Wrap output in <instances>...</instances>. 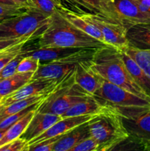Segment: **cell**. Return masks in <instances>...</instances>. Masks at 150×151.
Segmentation results:
<instances>
[{
  "label": "cell",
  "instance_id": "cell-28",
  "mask_svg": "<svg viewBox=\"0 0 150 151\" xmlns=\"http://www.w3.org/2000/svg\"><path fill=\"white\" fill-rule=\"evenodd\" d=\"M28 7L19 5L0 4V22L20 14Z\"/></svg>",
  "mask_w": 150,
  "mask_h": 151
},
{
  "label": "cell",
  "instance_id": "cell-41",
  "mask_svg": "<svg viewBox=\"0 0 150 151\" xmlns=\"http://www.w3.org/2000/svg\"><path fill=\"white\" fill-rule=\"evenodd\" d=\"M0 100H1V98H0Z\"/></svg>",
  "mask_w": 150,
  "mask_h": 151
},
{
  "label": "cell",
  "instance_id": "cell-1",
  "mask_svg": "<svg viewBox=\"0 0 150 151\" xmlns=\"http://www.w3.org/2000/svg\"><path fill=\"white\" fill-rule=\"evenodd\" d=\"M88 66L91 72L104 81L150 101L129 74L121 50L108 45L96 48L92 58L88 60Z\"/></svg>",
  "mask_w": 150,
  "mask_h": 151
},
{
  "label": "cell",
  "instance_id": "cell-8",
  "mask_svg": "<svg viewBox=\"0 0 150 151\" xmlns=\"http://www.w3.org/2000/svg\"><path fill=\"white\" fill-rule=\"evenodd\" d=\"M54 1L57 10L61 13L76 16L99 14L123 26L112 0H54Z\"/></svg>",
  "mask_w": 150,
  "mask_h": 151
},
{
  "label": "cell",
  "instance_id": "cell-35",
  "mask_svg": "<svg viewBox=\"0 0 150 151\" xmlns=\"http://www.w3.org/2000/svg\"><path fill=\"white\" fill-rule=\"evenodd\" d=\"M35 38L32 37H25V38H0V51L4 49L7 48L13 44H18V43L22 42V41H28L33 40Z\"/></svg>",
  "mask_w": 150,
  "mask_h": 151
},
{
  "label": "cell",
  "instance_id": "cell-25",
  "mask_svg": "<svg viewBox=\"0 0 150 151\" xmlns=\"http://www.w3.org/2000/svg\"><path fill=\"white\" fill-rule=\"evenodd\" d=\"M150 77V50H142L128 46L124 50Z\"/></svg>",
  "mask_w": 150,
  "mask_h": 151
},
{
  "label": "cell",
  "instance_id": "cell-11",
  "mask_svg": "<svg viewBox=\"0 0 150 151\" xmlns=\"http://www.w3.org/2000/svg\"><path fill=\"white\" fill-rule=\"evenodd\" d=\"M115 10L126 29L133 25L149 23L150 19L141 12L135 0H112Z\"/></svg>",
  "mask_w": 150,
  "mask_h": 151
},
{
  "label": "cell",
  "instance_id": "cell-14",
  "mask_svg": "<svg viewBox=\"0 0 150 151\" xmlns=\"http://www.w3.org/2000/svg\"><path fill=\"white\" fill-rule=\"evenodd\" d=\"M129 135L138 141L150 140V109L131 118H121Z\"/></svg>",
  "mask_w": 150,
  "mask_h": 151
},
{
  "label": "cell",
  "instance_id": "cell-39",
  "mask_svg": "<svg viewBox=\"0 0 150 151\" xmlns=\"http://www.w3.org/2000/svg\"><path fill=\"white\" fill-rule=\"evenodd\" d=\"M0 4H9V5H17L11 0H0Z\"/></svg>",
  "mask_w": 150,
  "mask_h": 151
},
{
  "label": "cell",
  "instance_id": "cell-31",
  "mask_svg": "<svg viewBox=\"0 0 150 151\" xmlns=\"http://www.w3.org/2000/svg\"><path fill=\"white\" fill-rule=\"evenodd\" d=\"M62 136L63 135L51 137L36 144L31 145L28 146L27 151H52L54 144L60 139Z\"/></svg>",
  "mask_w": 150,
  "mask_h": 151
},
{
  "label": "cell",
  "instance_id": "cell-24",
  "mask_svg": "<svg viewBox=\"0 0 150 151\" xmlns=\"http://www.w3.org/2000/svg\"><path fill=\"white\" fill-rule=\"evenodd\" d=\"M60 13H61L62 16H63L65 19H67L70 23H71L72 24L74 25V26L76 27H77L78 29H81V30L83 31L84 32H85L86 34L89 35L90 36L96 38V39H97L98 41H101L103 44H105L104 37H103L102 34L100 32L99 29L95 25L93 24L91 22H90L89 21L87 20L86 19H85V18L82 17V16H76V15L74 14L64 13H61V12H60Z\"/></svg>",
  "mask_w": 150,
  "mask_h": 151
},
{
  "label": "cell",
  "instance_id": "cell-23",
  "mask_svg": "<svg viewBox=\"0 0 150 151\" xmlns=\"http://www.w3.org/2000/svg\"><path fill=\"white\" fill-rule=\"evenodd\" d=\"M48 95L49 94H41V95L32 96L29 98L14 102L8 106L0 107V122L10 115L21 111L30 106L41 103Z\"/></svg>",
  "mask_w": 150,
  "mask_h": 151
},
{
  "label": "cell",
  "instance_id": "cell-33",
  "mask_svg": "<svg viewBox=\"0 0 150 151\" xmlns=\"http://www.w3.org/2000/svg\"><path fill=\"white\" fill-rule=\"evenodd\" d=\"M27 142L21 137L10 141L0 147V151H27Z\"/></svg>",
  "mask_w": 150,
  "mask_h": 151
},
{
  "label": "cell",
  "instance_id": "cell-18",
  "mask_svg": "<svg viewBox=\"0 0 150 151\" xmlns=\"http://www.w3.org/2000/svg\"><path fill=\"white\" fill-rule=\"evenodd\" d=\"M89 136V128L86 122L63 134L54 144L52 151H71L79 142Z\"/></svg>",
  "mask_w": 150,
  "mask_h": 151
},
{
  "label": "cell",
  "instance_id": "cell-32",
  "mask_svg": "<svg viewBox=\"0 0 150 151\" xmlns=\"http://www.w3.org/2000/svg\"><path fill=\"white\" fill-rule=\"evenodd\" d=\"M71 151H99V145L91 136H89L79 142Z\"/></svg>",
  "mask_w": 150,
  "mask_h": 151
},
{
  "label": "cell",
  "instance_id": "cell-5",
  "mask_svg": "<svg viewBox=\"0 0 150 151\" xmlns=\"http://www.w3.org/2000/svg\"><path fill=\"white\" fill-rule=\"evenodd\" d=\"M90 136L99 145V151L113 150L129 137L121 118L109 110L97 115L88 122Z\"/></svg>",
  "mask_w": 150,
  "mask_h": 151
},
{
  "label": "cell",
  "instance_id": "cell-26",
  "mask_svg": "<svg viewBox=\"0 0 150 151\" xmlns=\"http://www.w3.org/2000/svg\"><path fill=\"white\" fill-rule=\"evenodd\" d=\"M26 43V41H22V42L13 44V45L0 51V69L4 67L19 53L21 52L24 46Z\"/></svg>",
  "mask_w": 150,
  "mask_h": 151
},
{
  "label": "cell",
  "instance_id": "cell-10",
  "mask_svg": "<svg viewBox=\"0 0 150 151\" xmlns=\"http://www.w3.org/2000/svg\"><path fill=\"white\" fill-rule=\"evenodd\" d=\"M64 77L57 80L39 78L30 81L16 91L4 96L0 100V107L8 106L14 102L29 98L32 96L51 94L57 88Z\"/></svg>",
  "mask_w": 150,
  "mask_h": 151
},
{
  "label": "cell",
  "instance_id": "cell-15",
  "mask_svg": "<svg viewBox=\"0 0 150 151\" xmlns=\"http://www.w3.org/2000/svg\"><path fill=\"white\" fill-rule=\"evenodd\" d=\"M88 62V60L81 62L76 65L75 68L74 80L75 83L93 95L101 86L102 79L90 70Z\"/></svg>",
  "mask_w": 150,
  "mask_h": 151
},
{
  "label": "cell",
  "instance_id": "cell-16",
  "mask_svg": "<svg viewBox=\"0 0 150 151\" xmlns=\"http://www.w3.org/2000/svg\"><path fill=\"white\" fill-rule=\"evenodd\" d=\"M129 47L150 50V22L137 24L128 28L126 33Z\"/></svg>",
  "mask_w": 150,
  "mask_h": 151
},
{
  "label": "cell",
  "instance_id": "cell-13",
  "mask_svg": "<svg viewBox=\"0 0 150 151\" xmlns=\"http://www.w3.org/2000/svg\"><path fill=\"white\" fill-rule=\"evenodd\" d=\"M61 119L62 117L60 115L35 112V115L25 129L24 132L20 137L26 140L28 144V142L39 137L51 125Z\"/></svg>",
  "mask_w": 150,
  "mask_h": 151
},
{
  "label": "cell",
  "instance_id": "cell-38",
  "mask_svg": "<svg viewBox=\"0 0 150 151\" xmlns=\"http://www.w3.org/2000/svg\"><path fill=\"white\" fill-rule=\"evenodd\" d=\"M141 144H142V145H143L144 150L150 151V140L142 142H141Z\"/></svg>",
  "mask_w": 150,
  "mask_h": 151
},
{
  "label": "cell",
  "instance_id": "cell-3",
  "mask_svg": "<svg viewBox=\"0 0 150 151\" xmlns=\"http://www.w3.org/2000/svg\"><path fill=\"white\" fill-rule=\"evenodd\" d=\"M93 96L121 118L134 117L150 109L149 100L103 79L101 86Z\"/></svg>",
  "mask_w": 150,
  "mask_h": 151
},
{
  "label": "cell",
  "instance_id": "cell-12",
  "mask_svg": "<svg viewBox=\"0 0 150 151\" xmlns=\"http://www.w3.org/2000/svg\"><path fill=\"white\" fill-rule=\"evenodd\" d=\"M96 116L97 115H83V116L62 118L60 120L55 122L54 125H51L49 129H47L45 132L41 134L39 137L28 142L27 145L29 146L31 145L36 144V143L44 141L49 138H51V137L63 135L69 131H71L74 128H76L77 126L88 122Z\"/></svg>",
  "mask_w": 150,
  "mask_h": 151
},
{
  "label": "cell",
  "instance_id": "cell-19",
  "mask_svg": "<svg viewBox=\"0 0 150 151\" xmlns=\"http://www.w3.org/2000/svg\"><path fill=\"white\" fill-rule=\"evenodd\" d=\"M77 48L70 47H38L32 50H22L24 57H32L38 59L40 61H48L62 56L67 55L77 50Z\"/></svg>",
  "mask_w": 150,
  "mask_h": 151
},
{
  "label": "cell",
  "instance_id": "cell-4",
  "mask_svg": "<svg viewBox=\"0 0 150 151\" xmlns=\"http://www.w3.org/2000/svg\"><path fill=\"white\" fill-rule=\"evenodd\" d=\"M75 69L63 78L57 88L35 106L36 112L61 116L76 103L92 97V94L75 83Z\"/></svg>",
  "mask_w": 150,
  "mask_h": 151
},
{
  "label": "cell",
  "instance_id": "cell-7",
  "mask_svg": "<svg viewBox=\"0 0 150 151\" xmlns=\"http://www.w3.org/2000/svg\"><path fill=\"white\" fill-rule=\"evenodd\" d=\"M96 50V48L78 49L67 55L48 60L44 63H41L31 81L39 78L60 79L74 70L78 63L91 60Z\"/></svg>",
  "mask_w": 150,
  "mask_h": 151
},
{
  "label": "cell",
  "instance_id": "cell-22",
  "mask_svg": "<svg viewBox=\"0 0 150 151\" xmlns=\"http://www.w3.org/2000/svg\"><path fill=\"white\" fill-rule=\"evenodd\" d=\"M35 106H34L26 115H24L23 117L21 118L16 123H14L8 129H7L4 135L0 140V147L21 136L36 112Z\"/></svg>",
  "mask_w": 150,
  "mask_h": 151
},
{
  "label": "cell",
  "instance_id": "cell-36",
  "mask_svg": "<svg viewBox=\"0 0 150 151\" xmlns=\"http://www.w3.org/2000/svg\"><path fill=\"white\" fill-rule=\"evenodd\" d=\"M139 10L150 19V0H135Z\"/></svg>",
  "mask_w": 150,
  "mask_h": 151
},
{
  "label": "cell",
  "instance_id": "cell-30",
  "mask_svg": "<svg viewBox=\"0 0 150 151\" xmlns=\"http://www.w3.org/2000/svg\"><path fill=\"white\" fill-rule=\"evenodd\" d=\"M24 56L22 55L21 51V52L19 53L10 63H7L4 67L0 69V81H3V80L6 79V78H9L10 76L16 73L18 65H19V63H20V61L22 60Z\"/></svg>",
  "mask_w": 150,
  "mask_h": 151
},
{
  "label": "cell",
  "instance_id": "cell-29",
  "mask_svg": "<svg viewBox=\"0 0 150 151\" xmlns=\"http://www.w3.org/2000/svg\"><path fill=\"white\" fill-rule=\"evenodd\" d=\"M34 7L50 16L57 10L54 0H30Z\"/></svg>",
  "mask_w": 150,
  "mask_h": 151
},
{
  "label": "cell",
  "instance_id": "cell-20",
  "mask_svg": "<svg viewBox=\"0 0 150 151\" xmlns=\"http://www.w3.org/2000/svg\"><path fill=\"white\" fill-rule=\"evenodd\" d=\"M121 54L125 66L132 78L150 98V77L124 51H121Z\"/></svg>",
  "mask_w": 150,
  "mask_h": 151
},
{
  "label": "cell",
  "instance_id": "cell-34",
  "mask_svg": "<svg viewBox=\"0 0 150 151\" xmlns=\"http://www.w3.org/2000/svg\"><path fill=\"white\" fill-rule=\"evenodd\" d=\"M36 105L30 106V107L27 108V109H24V110L18 112V113L10 115V116L6 117L5 119H4L2 121L0 122V130L8 129L11 125H13V124L16 123L18 120H19L21 118L23 117L24 115H26V114H27L34 106H36Z\"/></svg>",
  "mask_w": 150,
  "mask_h": 151
},
{
  "label": "cell",
  "instance_id": "cell-9",
  "mask_svg": "<svg viewBox=\"0 0 150 151\" xmlns=\"http://www.w3.org/2000/svg\"><path fill=\"white\" fill-rule=\"evenodd\" d=\"M82 16L95 25L102 34L106 45L112 46L119 50H124L128 47L126 33L127 29L124 27L108 20L99 14H88Z\"/></svg>",
  "mask_w": 150,
  "mask_h": 151
},
{
  "label": "cell",
  "instance_id": "cell-17",
  "mask_svg": "<svg viewBox=\"0 0 150 151\" xmlns=\"http://www.w3.org/2000/svg\"><path fill=\"white\" fill-rule=\"evenodd\" d=\"M110 109L101 105L94 96L76 103L61 115L62 118L83 115H99L108 111Z\"/></svg>",
  "mask_w": 150,
  "mask_h": 151
},
{
  "label": "cell",
  "instance_id": "cell-27",
  "mask_svg": "<svg viewBox=\"0 0 150 151\" xmlns=\"http://www.w3.org/2000/svg\"><path fill=\"white\" fill-rule=\"evenodd\" d=\"M40 63H41V61L38 59L32 57H24L18 65L16 72L18 73L34 72L35 73L38 70Z\"/></svg>",
  "mask_w": 150,
  "mask_h": 151
},
{
  "label": "cell",
  "instance_id": "cell-37",
  "mask_svg": "<svg viewBox=\"0 0 150 151\" xmlns=\"http://www.w3.org/2000/svg\"><path fill=\"white\" fill-rule=\"evenodd\" d=\"M11 1L19 6H23L26 7H33L30 0H11Z\"/></svg>",
  "mask_w": 150,
  "mask_h": 151
},
{
  "label": "cell",
  "instance_id": "cell-40",
  "mask_svg": "<svg viewBox=\"0 0 150 151\" xmlns=\"http://www.w3.org/2000/svg\"><path fill=\"white\" fill-rule=\"evenodd\" d=\"M6 131H7V129H5V130H0V140H1V139L2 138L3 136L4 135V134H5Z\"/></svg>",
  "mask_w": 150,
  "mask_h": 151
},
{
  "label": "cell",
  "instance_id": "cell-2",
  "mask_svg": "<svg viewBox=\"0 0 150 151\" xmlns=\"http://www.w3.org/2000/svg\"><path fill=\"white\" fill-rule=\"evenodd\" d=\"M38 47L99 48L105 46L72 24L57 10L49 16L46 27L38 38Z\"/></svg>",
  "mask_w": 150,
  "mask_h": 151
},
{
  "label": "cell",
  "instance_id": "cell-6",
  "mask_svg": "<svg viewBox=\"0 0 150 151\" xmlns=\"http://www.w3.org/2000/svg\"><path fill=\"white\" fill-rule=\"evenodd\" d=\"M49 16L34 7L0 22V38H38L46 27Z\"/></svg>",
  "mask_w": 150,
  "mask_h": 151
},
{
  "label": "cell",
  "instance_id": "cell-21",
  "mask_svg": "<svg viewBox=\"0 0 150 151\" xmlns=\"http://www.w3.org/2000/svg\"><path fill=\"white\" fill-rule=\"evenodd\" d=\"M34 72L15 73L9 78L0 81V98L16 91L24 86L32 79Z\"/></svg>",
  "mask_w": 150,
  "mask_h": 151
}]
</instances>
